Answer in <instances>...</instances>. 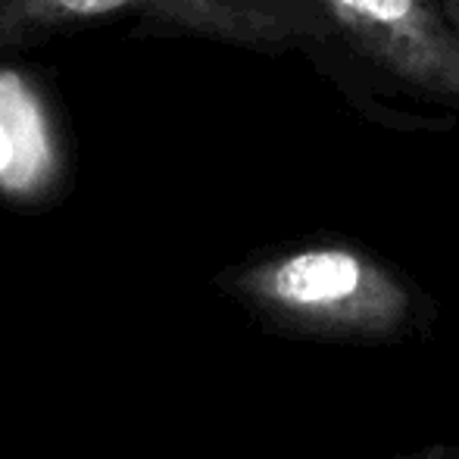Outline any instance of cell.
<instances>
[{
  "label": "cell",
  "mask_w": 459,
  "mask_h": 459,
  "mask_svg": "<svg viewBox=\"0 0 459 459\" xmlns=\"http://www.w3.org/2000/svg\"><path fill=\"white\" fill-rule=\"evenodd\" d=\"M307 60L366 119L403 132L459 126V25L441 0H316Z\"/></svg>",
  "instance_id": "cell-1"
},
{
  "label": "cell",
  "mask_w": 459,
  "mask_h": 459,
  "mask_svg": "<svg viewBox=\"0 0 459 459\" xmlns=\"http://www.w3.org/2000/svg\"><path fill=\"white\" fill-rule=\"evenodd\" d=\"M219 288L275 332L351 344L403 338L422 307L410 278L347 241L269 250L222 273Z\"/></svg>",
  "instance_id": "cell-2"
},
{
  "label": "cell",
  "mask_w": 459,
  "mask_h": 459,
  "mask_svg": "<svg viewBox=\"0 0 459 459\" xmlns=\"http://www.w3.org/2000/svg\"><path fill=\"white\" fill-rule=\"evenodd\" d=\"M132 38H197L256 54H307L322 35L316 0H147Z\"/></svg>",
  "instance_id": "cell-3"
},
{
  "label": "cell",
  "mask_w": 459,
  "mask_h": 459,
  "mask_svg": "<svg viewBox=\"0 0 459 459\" xmlns=\"http://www.w3.org/2000/svg\"><path fill=\"white\" fill-rule=\"evenodd\" d=\"M54 100L25 69H0V194L41 204L66 185V128Z\"/></svg>",
  "instance_id": "cell-4"
},
{
  "label": "cell",
  "mask_w": 459,
  "mask_h": 459,
  "mask_svg": "<svg viewBox=\"0 0 459 459\" xmlns=\"http://www.w3.org/2000/svg\"><path fill=\"white\" fill-rule=\"evenodd\" d=\"M147 0H0V56L128 16Z\"/></svg>",
  "instance_id": "cell-5"
},
{
  "label": "cell",
  "mask_w": 459,
  "mask_h": 459,
  "mask_svg": "<svg viewBox=\"0 0 459 459\" xmlns=\"http://www.w3.org/2000/svg\"><path fill=\"white\" fill-rule=\"evenodd\" d=\"M416 459H459V450H429V454Z\"/></svg>",
  "instance_id": "cell-6"
},
{
  "label": "cell",
  "mask_w": 459,
  "mask_h": 459,
  "mask_svg": "<svg viewBox=\"0 0 459 459\" xmlns=\"http://www.w3.org/2000/svg\"><path fill=\"white\" fill-rule=\"evenodd\" d=\"M441 4H444V10L454 16V22L459 25V0H441Z\"/></svg>",
  "instance_id": "cell-7"
}]
</instances>
